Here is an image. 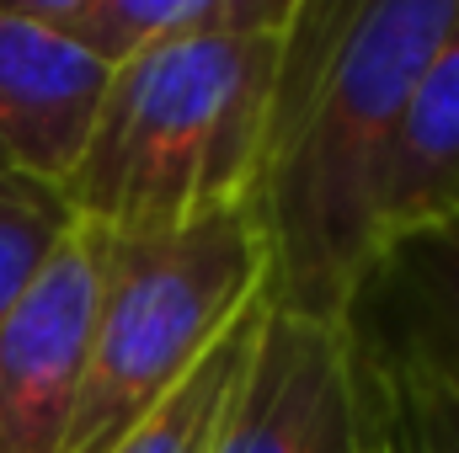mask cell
Masks as SVG:
<instances>
[{
  "instance_id": "cell-1",
  "label": "cell",
  "mask_w": 459,
  "mask_h": 453,
  "mask_svg": "<svg viewBox=\"0 0 459 453\" xmlns=\"http://www.w3.org/2000/svg\"><path fill=\"white\" fill-rule=\"evenodd\" d=\"M459 32V0H299L251 219L267 245V310L347 326L379 251L406 107Z\"/></svg>"
},
{
  "instance_id": "cell-2",
  "label": "cell",
  "mask_w": 459,
  "mask_h": 453,
  "mask_svg": "<svg viewBox=\"0 0 459 453\" xmlns=\"http://www.w3.org/2000/svg\"><path fill=\"white\" fill-rule=\"evenodd\" d=\"M278 59L283 27L160 43L117 64L65 182L75 219L108 235H166L251 203Z\"/></svg>"
},
{
  "instance_id": "cell-3",
  "label": "cell",
  "mask_w": 459,
  "mask_h": 453,
  "mask_svg": "<svg viewBox=\"0 0 459 453\" xmlns=\"http://www.w3.org/2000/svg\"><path fill=\"white\" fill-rule=\"evenodd\" d=\"M267 283L251 203L166 235H108L91 368L65 453H113Z\"/></svg>"
},
{
  "instance_id": "cell-4",
  "label": "cell",
  "mask_w": 459,
  "mask_h": 453,
  "mask_svg": "<svg viewBox=\"0 0 459 453\" xmlns=\"http://www.w3.org/2000/svg\"><path fill=\"white\" fill-rule=\"evenodd\" d=\"M102 272L108 229L81 219L0 321V453H65L91 368Z\"/></svg>"
},
{
  "instance_id": "cell-5",
  "label": "cell",
  "mask_w": 459,
  "mask_h": 453,
  "mask_svg": "<svg viewBox=\"0 0 459 453\" xmlns=\"http://www.w3.org/2000/svg\"><path fill=\"white\" fill-rule=\"evenodd\" d=\"M214 453H363L347 326L262 310Z\"/></svg>"
},
{
  "instance_id": "cell-6",
  "label": "cell",
  "mask_w": 459,
  "mask_h": 453,
  "mask_svg": "<svg viewBox=\"0 0 459 453\" xmlns=\"http://www.w3.org/2000/svg\"><path fill=\"white\" fill-rule=\"evenodd\" d=\"M113 70L70 38L0 5V160L22 176L65 187L81 166Z\"/></svg>"
},
{
  "instance_id": "cell-7",
  "label": "cell",
  "mask_w": 459,
  "mask_h": 453,
  "mask_svg": "<svg viewBox=\"0 0 459 453\" xmlns=\"http://www.w3.org/2000/svg\"><path fill=\"white\" fill-rule=\"evenodd\" d=\"M347 337L379 352L459 368V225H433L385 240Z\"/></svg>"
},
{
  "instance_id": "cell-8",
  "label": "cell",
  "mask_w": 459,
  "mask_h": 453,
  "mask_svg": "<svg viewBox=\"0 0 459 453\" xmlns=\"http://www.w3.org/2000/svg\"><path fill=\"white\" fill-rule=\"evenodd\" d=\"M32 21L70 38L108 70L144 48L220 38V32H278L294 0H16Z\"/></svg>"
},
{
  "instance_id": "cell-9",
  "label": "cell",
  "mask_w": 459,
  "mask_h": 453,
  "mask_svg": "<svg viewBox=\"0 0 459 453\" xmlns=\"http://www.w3.org/2000/svg\"><path fill=\"white\" fill-rule=\"evenodd\" d=\"M433 225H459V32L428 64L395 144L385 240Z\"/></svg>"
},
{
  "instance_id": "cell-10",
  "label": "cell",
  "mask_w": 459,
  "mask_h": 453,
  "mask_svg": "<svg viewBox=\"0 0 459 453\" xmlns=\"http://www.w3.org/2000/svg\"><path fill=\"white\" fill-rule=\"evenodd\" d=\"M363 453H459V368L352 341Z\"/></svg>"
},
{
  "instance_id": "cell-11",
  "label": "cell",
  "mask_w": 459,
  "mask_h": 453,
  "mask_svg": "<svg viewBox=\"0 0 459 453\" xmlns=\"http://www.w3.org/2000/svg\"><path fill=\"white\" fill-rule=\"evenodd\" d=\"M262 310L267 299L256 294L235 326L209 346V357L117 443L113 453H214V438H220V422H225V406L235 395V379L251 357V341H256V326H262Z\"/></svg>"
},
{
  "instance_id": "cell-12",
  "label": "cell",
  "mask_w": 459,
  "mask_h": 453,
  "mask_svg": "<svg viewBox=\"0 0 459 453\" xmlns=\"http://www.w3.org/2000/svg\"><path fill=\"white\" fill-rule=\"evenodd\" d=\"M81 225L65 187L0 171V321L27 299V288L43 278L65 235Z\"/></svg>"
},
{
  "instance_id": "cell-13",
  "label": "cell",
  "mask_w": 459,
  "mask_h": 453,
  "mask_svg": "<svg viewBox=\"0 0 459 453\" xmlns=\"http://www.w3.org/2000/svg\"><path fill=\"white\" fill-rule=\"evenodd\" d=\"M0 171H11V166H5V160H0Z\"/></svg>"
}]
</instances>
